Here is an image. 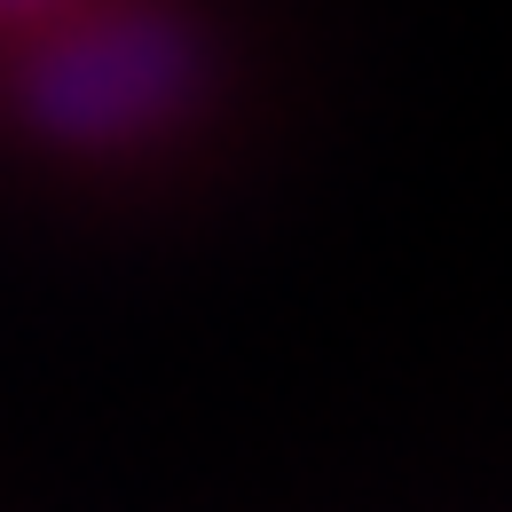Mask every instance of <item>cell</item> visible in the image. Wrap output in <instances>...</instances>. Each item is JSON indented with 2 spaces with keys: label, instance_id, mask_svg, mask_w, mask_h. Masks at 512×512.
Wrapping results in <instances>:
<instances>
[{
  "label": "cell",
  "instance_id": "cell-2",
  "mask_svg": "<svg viewBox=\"0 0 512 512\" xmlns=\"http://www.w3.org/2000/svg\"><path fill=\"white\" fill-rule=\"evenodd\" d=\"M0 8H48V0H0Z\"/></svg>",
  "mask_w": 512,
  "mask_h": 512
},
{
  "label": "cell",
  "instance_id": "cell-1",
  "mask_svg": "<svg viewBox=\"0 0 512 512\" xmlns=\"http://www.w3.org/2000/svg\"><path fill=\"white\" fill-rule=\"evenodd\" d=\"M190 87V48L158 16H95L32 64V119L64 142H127Z\"/></svg>",
  "mask_w": 512,
  "mask_h": 512
}]
</instances>
